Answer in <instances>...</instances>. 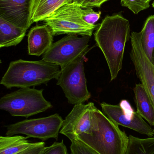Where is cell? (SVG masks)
<instances>
[{
  "label": "cell",
  "mask_w": 154,
  "mask_h": 154,
  "mask_svg": "<svg viewBox=\"0 0 154 154\" xmlns=\"http://www.w3.org/2000/svg\"><path fill=\"white\" fill-rule=\"evenodd\" d=\"M130 26L122 12L107 15L94 33L96 45L107 63L111 81L115 79L123 67L125 48L130 38Z\"/></svg>",
  "instance_id": "cell-1"
},
{
  "label": "cell",
  "mask_w": 154,
  "mask_h": 154,
  "mask_svg": "<svg viewBox=\"0 0 154 154\" xmlns=\"http://www.w3.org/2000/svg\"><path fill=\"white\" fill-rule=\"evenodd\" d=\"M93 119L92 133L81 134L77 138L99 154H125L129 138L119 125L96 107L93 111Z\"/></svg>",
  "instance_id": "cell-2"
},
{
  "label": "cell",
  "mask_w": 154,
  "mask_h": 154,
  "mask_svg": "<svg viewBox=\"0 0 154 154\" xmlns=\"http://www.w3.org/2000/svg\"><path fill=\"white\" fill-rule=\"evenodd\" d=\"M61 72L59 66L42 60L12 61L1 81L8 89L30 88L47 84L53 79L58 80Z\"/></svg>",
  "instance_id": "cell-3"
},
{
  "label": "cell",
  "mask_w": 154,
  "mask_h": 154,
  "mask_svg": "<svg viewBox=\"0 0 154 154\" xmlns=\"http://www.w3.org/2000/svg\"><path fill=\"white\" fill-rule=\"evenodd\" d=\"M43 89L21 88L0 99V109L14 117L26 118L44 112L52 105L43 97Z\"/></svg>",
  "instance_id": "cell-4"
},
{
  "label": "cell",
  "mask_w": 154,
  "mask_h": 154,
  "mask_svg": "<svg viewBox=\"0 0 154 154\" xmlns=\"http://www.w3.org/2000/svg\"><path fill=\"white\" fill-rule=\"evenodd\" d=\"M50 26L54 36L68 34L91 37L100 24H88L85 22L77 10V5L68 3L44 20Z\"/></svg>",
  "instance_id": "cell-5"
},
{
  "label": "cell",
  "mask_w": 154,
  "mask_h": 154,
  "mask_svg": "<svg viewBox=\"0 0 154 154\" xmlns=\"http://www.w3.org/2000/svg\"><path fill=\"white\" fill-rule=\"evenodd\" d=\"M90 37L78 35L65 36L54 42L42 55V60L56 64L61 69L82 57L89 51Z\"/></svg>",
  "instance_id": "cell-6"
},
{
  "label": "cell",
  "mask_w": 154,
  "mask_h": 154,
  "mask_svg": "<svg viewBox=\"0 0 154 154\" xmlns=\"http://www.w3.org/2000/svg\"><path fill=\"white\" fill-rule=\"evenodd\" d=\"M85 57L61 69L57 80V85L61 87L68 102L72 105L84 103L91 97L84 72Z\"/></svg>",
  "instance_id": "cell-7"
},
{
  "label": "cell",
  "mask_w": 154,
  "mask_h": 154,
  "mask_svg": "<svg viewBox=\"0 0 154 154\" xmlns=\"http://www.w3.org/2000/svg\"><path fill=\"white\" fill-rule=\"evenodd\" d=\"M63 120L58 114L45 117L25 119L7 126L5 135L12 136L24 134L27 138H38L42 141L54 138L57 140Z\"/></svg>",
  "instance_id": "cell-8"
},
{
  "label": "cell",
  "mask_w": 154,
  "mask_h": 154,
  "mask_svg": "<svg viewBox=\"0 0 154 154\" xmlns=\"http://www.w3.org/2000/svg\"><path fill=\"white\" fill-rule=\"evenodd\" d=\"M130 39V56L134 66L136 74L150 97L154 107V65L143 48L141 32H133ZM153 130L154 134V126Z\"/></svg>",
  "instance_id": "cell-9"
},
{
  "label": "cell",
  "mask_w": 154,
  "mask_h": 154,
  "mask_svg": "<svg viewBox=\"0 0 154 154\" xmlns=\"http://www.w3.org/2000/svg\"><path fill=\"white\" fill-rule=\"evenodd\" d=\"M123 101L125 107L121 104L114 105L102 102L100 106L103 113L118 125L130 128L149 137H153V130L152 127L137 111H134L127 100Z\"/></svg>",
  "instance_id": "cell-10"
},
{
  "label": "cell",
  "mask_w": 154,
  "mask_h": 154,
  "mask_svg": "<svg viewBox=\"0 0 154 154\" xmlns=\"http://www.w3.org/2000/svg\"><path fill=\"white\" fill-rule=\"evenodd\" d=\"M95 107L92 102L74 105L63 120L60 133L71 142L81 134H90L93 129V111Z\"/></svg>",
  "instance_id": "cell-11"
},
{
  "label": "cell",
  "mask_w": 154,
  "mask_h": 154,
  "mask_svg": "<svg viewBox=\"0 0 154 154\" xmlns=\"http://www.w3.org/2000/svg\"><path fill=\"white\" fill-rule=\"evenodd\" d=\"M32 0H0V17L28 30Z\"/></svg>",
  "instance_id": "cell-12"
},
{
  "label": "cell",
  "mask_w": 154,
  "mask_h": 154,
  "mask_svg": "<svg viewBox=\"0 0 154 154\" xmlns=\"http://www.w3.org/2000/svg\"><path fill=\"white\" fill-rule=\"evenodd\" d=\"M27 36L29 55L40 57L43 55L53 44L54 36L51 28L45 24L32 27Z\"/></svg>",
  "instance_id": "cell-13"
},
{
  "label": "cell",
  "mask_w": 154,
  "mask_h": 154,
  "mask_svg": "<svg viewBox=\"0 0 154 154\" xmlns=\"http://www.w3.org/2000/svg\"><path fill=\"white\" fill-rule=\"evenodd\" d=\"M70 0H32L30 23L44 20Z\"/></svg>",
  "instance_id": "cell-14"
},
{
  "label": "cell",
  "mask_w": 154,
  "mask_h": 154,
  "mask_svg": "<svg viewBox=\"0 0 154 154\" xmlns=\"http://www.w3.org/2000/svg\"><path fill=\"white\" fill-rule=\"evenodd\" d=\"M27 30L0 17V48L18 45L23 39Z\"/></svg>",
  "instance_id": "cell-15"
},
{
  "label": "cell",
  "mask_w": 154,
  "mask_h": 154,
  "mask_svg": "<svg viewBox=\"0 0 154 154\" xmlns=\"http://www.w3.org/2000/svg\"><path fill=\"white\" fill-rule=\"evenodd\" d=\"M137 111L151 126H154V107L152 102L141 83L134 88Z\"/></svg>",
  "instance_id": "cell-16"
},
{
  "label": "cell",
  "mask_w": 154,
  "mask_h": 154,
  "mask_svg": "<svg viewBox=\"0 0 154 154\" xmlns=\"http://www.w3.org/2000/svg\"><path fill=\"white\" fill-rule=\"evenodd\" d=\"M34 143L22 136H1L0 154H17Z\"/></svg>",
  "instance_id": "cell-17"
},
{
  "label": "cell",
  "mask_w": 154,
  "mask_h": 154,
  "mask_svg": "<svg viewBox=\"0 0 154 154\" xmlns=\"http://www.w3.org/2000/svg\"><path fill=\"white\" fill-rule=\"evenodd\" d=\"M141 32L143 48L154 65V15L147 18Z\"/></svg>",
  "instance_id": "cell-18"
},
{
  "label": "cell",
  "mask_w": 154,
  "mask_h": 154,
  "mask_svg": "<svg viewBox=\"0 0 154 154\" xmlns=\"http://www.w3.org/2000/svg\"><path fill=\"white\" fill-rule=\"evenodd\" d=\"M125 154H154V137L140 138L130 135Z\"/></svg>",
  "instance_id": "cell-19"
},
{
  "label": "cell",
  "mask_w": 154,
  "mask_h": 154,
  "mask_svg": "<svg viewBox=\"0 0 154 154\" xmlns=\"http://www.w3.org/2000/svg\"><path fill=\"white\" fill-rule=\"evenodd\" d=\"M121 5L128 8L135 14L146 10L150 6L149 0H120Z\"/></svg>",
  "instance_id": "cell-20"
},
{
  "label": "cell",
  "mask_w": 154,
  "mask_h": 154,
  "mask_svg": "<svg viewBox=\"0 0 154 154\" xmlns=\"http://www.w3.org/2000/svg\"><path fill=\"white\" fill-rule=\"evenodd\" d=\"M77 10L82 20L91 25L96 24L101 16V11H95L92 8L83 9L77 5Z\"/></svg>",
  "instance_id": "cell-21"
},
{
  "label": "cell",
  "mask_w": 154,
  "mask_h": 154,
  "mask_svg": "<svg viewBox=\"0 0 154 154\" xmlns=\"http://www.w3.org/2000/svg\"><path fill=\"white\" fill-rule=\"evenodd\" d=\"M71 154H99L79 139L71 141Z\"/></svg>",
  "instance_id": "cell-22"
},
{
  "label": "cell",
  "mask_w": 154,
  "mask_h": 154,
  "mask_svg": "<svg viewBox=\"0 0 154 154\" xmlns=\"http://www.w3.org/2000/svg\"><path fill=\"white\" fill-rule=\"evenodd\" d=\"M41 154H68L67 147L63 141L55 142L52 145L45 147Z\"/></svg>",
  "instance_id": "cell-23"
},
{
  "label": "cell",
  "mask_w": 154,
  "mask_h": 154,
  "mask_svg": "<svg viewBox=\"0 0 154 154\" xmlns=\"http://www.w3.org/2000/svg\"><path fill=\"white\" fill-rule=\"evenodd\" d=\"M45 147L44 142H37L17 154H41Z\"/></svg>",
  "instance_id": "cell-24"
},
{
  "label": "cell",
  "mask_w": 154,
  "mask_h": 154,
  "mask_svg": "<svg viewBox=\"0 0 154 154\" xmlns=\"http://www.w3.org/2000/svg\"><path fill=\"white\" fill-rule=\"evenodd\" d=\"M108 0H86L79 5L83 9L100 7L102 4Z\"/></svg>",
  "instance_id": "cell-25"
},
{
  "label": "cell",
  "mask_w": 154,
  "mask_h": 154,
  "mask_svg": "<svg viewBox=\"0 0 154 154\" xmlns=\"http://www.w3.org/2000/svg\"><path fill=\"white\" fill-rule=\"evenodd\" d=\"M86 0H70V3H74L77 5H80Z\"/></svg>",
  "instance_id": "cell-26"
},
{
  "label": "cell",
  "mask_w": 154,
  "mask_h": 154,
  "mask_svg": "<svg viewBox=\"0 0 154 154\" xmlns=\"http://www.w3.org/2000/svg\"><path fill=\"white\" fill-rule=\"evenodd\" d=\"M152 7H153L154 9V2H153L152 4Z\"/></svg>",
  "instance_id": "cell-27"
},
{
  "label": "cell",
  "mask_w": 154,
  "mask_h": 154,
  "mask_svg": "<svg viewBox=\"0 0 154 154\" xmlns=\"http://www.w3.org/2000/svg\"><path fill=\"white\" fill-rule=\"evenodd\" d=\"M150 1H152V0H150Z\"/></svg>",
  "instance_id": "cell-28"
},
{
  "label": "cell",
  "mask_w": 154,
  "mask_h": 154,
  "mask_svg": "<svg viewBox=\"0 0 154 154\" xmlns=\"http://www.w3.org/2000/svg\"><path fill=\"white\" fill-rule=\"evenodd\" d=\"M149 1H150V0H149ZM150 2H151V1H150Z\"/></svg>",
  "instance_id": "cell-29"
}]
</instances>
